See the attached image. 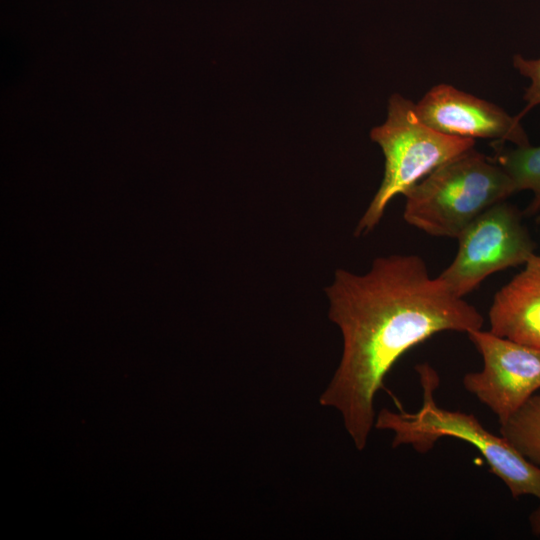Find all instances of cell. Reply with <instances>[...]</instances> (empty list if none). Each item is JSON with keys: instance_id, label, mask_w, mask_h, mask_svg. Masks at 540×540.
Here are the masks:
<instances>
[{"instance_id": "cell-4", "label": "cell", "mask_w": 540, "mask_h": 540, "mask_svg": "<svg viewBox=\"0 0 540 540\" xmlns=\"http://www.w3.org/2000/svg\"><path fill=\"white\" fill-rule=\"evenodd\" d=\"M384 155L382 182L359 220L355 235L371 232L388 204L405 195L422 179L447 161L474 148L475 140L442 134L418 118L415 104L395 93L388 103L386 121L370 132Z\"/></svg>"}, {"instance_id": "cell-13", "label": "cell", "mask_w": 540, "mask_h": 540, "mask_svg": "<svg viewBox=\"0 0 540 540\" xmlns=\"http://www.w3.org/2000/svg\"><path fill=\"white\" fill-rule=\"evenodd\" d=\"M536 222L540 224V214L536 216Z\"/></svg>"}, {"instance_id": "cell-11", "label": "cell", "mask_w": 540, "mask_h": 540, "mask_svg": "<svg viewBox=\"0 0 540 540\" xmlns=\"http://www.w3.org/2000/svg\"><path fill=\"white\" fill-rule=\"evenodd\" d=\"M514 68L524 77L531 80L530 86L525 90L524 101L526 106L516 115L521 118L533 107L540 105V57L537 59H526L521 54H515L512 59Z\"/></svg>"}, {"instance_id": "cell-9", "label": "cell", "mask_w": 540, "mask_h": 540, "mask_svg": "<svg viewBox=\"0 0 540 540\" xmlns=\"http://www.w3.org/2000/svg\"><path fill=\"white\" fill-rule=\"evenodd\" d=\"M496 154L492 158L508 174L515 191L529 190L533 198L524 215L532 217L540 214V146H516L504 149L496 144Z\"/></svg>"}, {"instance_id": "cell-5", "label": "cell", "mask_w": 540, "mask_h": 540, "mask_svg": "<svg viewBox=\"0 0 540 540\" xmlns=\"http://www.w3.org/2000/svg\"><path fill=\"white\" fill-rule=\"evenodd\" d=\"M522 215L502 201L460 233L457 254L439 275L455 295L464 298L491 274L524 265L535 254L536 244Z\"/></svg>"}, {"instance_id": "cell-12", "label": "cell", "mask_w": 540, "mask_h": 540, "mask_svg": "<svg viewBox=\"0 0 540 540\" xmlns=\"http://www.w3.org/2000/svg\"><path fill=\"white\" fill-rule=\"evenodd\" d=\"M529 524L533 534L540 537V505L530 513Z\"/></svg>"}, {"instance_id": "cell-1", "label": "cell", "mask_w": 540, "mask_h": 540, "mask_svg": "<svg viewBox=\"0 0 540 540\" xmlns=\"http://www.w3.org/2000/svg\"><path fill=\"white\" fill-rule=\"evenodd\" d=\"M325 292L343 351L319 402L341 414L362 451L375 425V396L395 363L440 332L481 329L484 318L415 254L378 257L365 274L338 269Z\"/></svg>"}, {"instance_id": "cell-6", "label": "cell", "mask_w": 540, "mask_h": 540, "mask_svg": "<svg viewBox=\"0 0 540 540\" xmlns=\"http://www.w3.org/2000/svg\"><path fill=\"white\" fill-rule=\"evenodd\" d=\"M483 360L480 371L463 376L467 392L504 423L540 389V348L477 329L467 333Z\"/></svg>"}, {"instance_id": "cell-8", "label": "cell", "mask_w": 540, "mask_h": 540, "mask_svg": "<svg viewBox=\"0 0 540 540\" xmlns=\"http://www.w3.org/2000/svg\"><path fill=\"white\" fill-rule=\"evenodd\" d=\"M488 317L492 333L540 348V255L495 293Z\"/></svg>"}, {"instance_id": "cell-3", "label": "cell", "mask_w": 540, "mask_h": 540, "mask_svg": "<svg viewBox=\"0 0 540 540\" xmlns=\"http://www.w3.org/2000/svg\"><path fill=\"white\" fill-rule=\"evenodd\" d=\"M515 192L502 167L472 148L439 166L404 195L403 218L431 236L457 239L485 210Z\"/></svg>"}, {"instance_id": "cell-10", "label": "cell", "mask_w": 540, "mask_h": 540, "mask_svg": "<svg viewBox=\"0 0 540 540\" xmlns=\"http://www.w3.org/2000/svg\"><path fill=\"white\" fill-rule=\"evenodd\" d=\"M499 431L527 460L540 467V394L531 396L500 424Z\"/></svg>"}, {"instance_id": "cell-7", "label": "cell", "mask_w": 540, "mask_h": 540, "mask_svg": "<svg viewBox=\"0 0 540 540\" xmlns=\"http://www.w3.org/2000/svg\"><path fill=\"white\" fill-rule=\"evenodd\" d=\"M418 118L428 127L449 136L492 139L494 144L510 141L529 145L528 136L516 116L501 107L448 84L431 88L415 104Z\"/></svg>"}, {"instance_id": "cell-2", "label": "cell", "mask_w": 540, "mask_h": 540, "mask_svg": "<svg viewBox=\"0 0 540 540\" xmlns=\"http://www.w3.org/2000/svg\"><path fill=\"white\" fill-rule=\"evenodd\" d=\"M422 387V404L415 412L383 408L374 427L393 432L392 446L410 445L419 453L430 451L443 437L471 444L486 460L489 470L518 499L532 496L540 501V467L527 460L506 438L487 430L473 415L437 404L434 392L440 378L428 363L415 367Z\"/></svg>"}]
</instances>
